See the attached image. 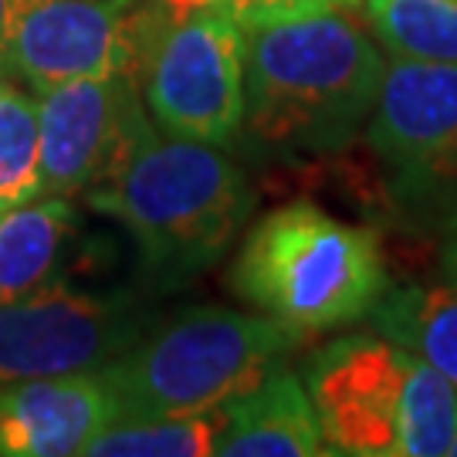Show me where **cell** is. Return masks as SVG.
I'll return each mask as SVG.
<instances>
[{"label":"cell","mask_w":457,"mask_h":457,"mask_svg":"<svg viewBox=\"0 0 457 457\" xmlns=\"http://www.w3.org/2000/svg\"><path fill=\"white\" fill-rule=\"evenodd\" d=\"M383 75L386 58L353 11L258 28L247 37L237 146L254 163L339 153L366 126Z\"/></svg>","instance_id":"6da1fadb"},{"label":"cell","mask_w":457,"mask_h":457,"mask_svg":"<svg viewBox=\"0 0 457 457\" xmlns=\"http://www.w3.org/2000/svg\"><path fill=\"white\" fill-rule=\"evenodd\" d=\"M88 204L129 234L139 288L170 295L207 275L258 207L254 183L220 146L156 136Z\"/></svg>","instance_id":"7a4b0ae2"},{"label":"cell","mask_w":457,"mask_h":457,"mask_svg":"<svg viewBox=\"0 0 457 457\" xmlns=\"http://www.w3.org/2000/svg\"><path fill=\"white\" fill-rule=\"evenodd\" d=\"M228 288L305 339L370 315L390 278L373 230L295 200L251 224L228 268Z\"/></svg>","instance_id":"3957f363"},{"label":"cell","mask_w":457,"mask_h":457,"mask_svg":"<svg viewBox=\"0 0 457 457\" xmlns=\"http://www.w3.org/2000/svg\"><path fill=\"white\" fill-rule=\"evenodd\" d=\"M302 383L328 454L441 457L457 434V390L386 336H339L315 349Z\"/></svg>","instance_id":"277c9868"},{"label":"cell","mask_w":457,"mask_h":457,"mask_svg":"<svg viewBox=\"0 0 457 457\" xmlns=\"http://www.w3.org/2000/svg\"><path fill=\"white\" fill-rule=\"evenodd\" d=\"M302 343L292 328L220 305H194L156 322L136 345L102 366L115 420L194 417L254 390Z\"/></svg>","instance_id":"5b68a950"},{"label":"cell","mask_w":457,"mask_h":457,"mask_svg":"<svg viewBox=\"0 0 457 457\" xmlns=\"http://www.w3.org/2000/svg\"><path fill=\"white\" fill-rule=\"evenodd\" d=\"M156 322L160 312L146 292L92 288L71 278L48 281L0 305V386L102 370Z\"/></svg>","instance_id":"8992f818"},{"label":"cell","mask_w":457,"mask_h":457,"mask_svg":"<svg viewBox=\"0 0 457 457\" xmlns=\"http://www.w3.org/2000/svg\"><path fill=\"white\" fill-rule=\"evenodd\" d=\"M366 146L386 173L390 204L441 220L457 200V65H386Z\"/></svg>","instance_id":"52a82bcc"},{"label":"cell","mask_w":457,"mask_h":457,"mask_svg":"<svg viewBox=\"0 0 457 457\" xmlns=\"http://www.w3.org/2000/svg\"><path fill=\"white\" fill-rule=\"evenodd\" d=\"M247 31L224 4L173 21L143 75L156 129L173 139L234 146L245 122Z\"/></svg>","instance_id":"ba28073f"},{"label":"cell","mask_w":457,"mask_h":457,"mask_svg":"<svg viewBox=\"0 0 457 457\" xmlns=\"http://www.w3.org/2000/svg\"><path fill=\"white\" fill-rule=\"evenodd\" d=\"M166 28L160 0H24L11 75L34 92L112 75L143 85Z\"/></svg>","instance_id":"9c48e42d"},{"label":"cell","mask_w":457,"mask_h":457,"mask_svg":"<svg viewBox=\"0 0 457 457\" xmlns=\"http://www.w3.org/2000/svg\"><path fill=\"white\" fill-rule=\"evenodd\" d=\"M45 196H79L112 183L160 129L129 75L82 79L41 92Z\"/></svg>","instance_id":"30bf717a"},{"label":"cell","mask_w":457,"mask_h":457,"mask_svg":"<svg viewBox=\"0 0 457 457\" xmlns=\"http://www.w3.org/2000/svg\"><path fill=\"white\" fill-rule=\"evenodd\" d=\"M115 420L102 370L0 386V457H71Z\"/></svg>","instance_id":"8fae6325"},{"label":"cell","mask_w":457,"mask_h":457,"mask_svg":"<svg viewBox=\"0 0 457 457\" xmlns=\"http://www.w3.org/2000/svg\"><path fill=\"white\" fill-rule=\"evenodd\" d=\"M85 241V224L71 196H37L0 211V305L34 288L96 268Z\"/></svg>","instance_id":"7c38bea8"},{"label":"cell","mask_w":457,"mask_h":457,"mask_svg":"<svg viewBox=\"0 0 457 457\" xmlns=\"http://www.w3.org/2000/svg\"><path fill=\"white\" fill-rule=\"evenodd\" d=\"M217 454L224 457H319L328 454L319 413L302 376L275 366L254 390L228 403Z\"/></svg>","instance_id":"4fadbf2b"},{"label":"cell","mask_w":457,"mask_h":457,"mask_svg":"<svg viewBox=\"0 0 457 457\" xmlns=\"http://www.w3.org/2000/svg\"><path fill=\"white\" fill-rule=\"evenodd\" d=\"M370 322L373 332L407 345L457 390V281L386 288Z\"/></svg>","instance_id":"5bb4252c"},{"label":"cell","mask_w":457,"mask_h":457,"mask_svg":"<svg viewBox=\"0 0 457 457\" xmlns=\"http://www.w3.org/2000/svg\"><path fill=\"white\" fill-rule=\"evenodd\" d=\"M360 11L393 62L457 65V0H362Z\"/></svg>","instance_id":"9a60e30c"},{"label":"cell","mask_w":457,"mask_h":457,"mask_svg":"<svg viewBox=\"0 0 457 457\" xmlns=\"http://www.w3.org/2000/svg\"><path fill=\"white\" fill-rule=\"evenodd\" d=\"M228 424V403L194 417L156 420H112L88 441V457H204L217 454L220 430Z\"/></svg>","instance_id":"2e32d148"},{"label":"cell","mask_w":457,"mask_h":457,"mask_svg":"<svg viewBox=\"0 0 457 457\" xmlns=\"http://www.w3.org/2000/svg\"><path fill=\"white\" fill-rule=\"evenodd\" d=\"M45 196L37 102L0 79V211Z\"/></svg>","instance_id":"e0dca14e"},{"label":"cell","mask_w":457,"mask_h":457,"mask_svg":"<svg viewBox=\"0 0 457 457\" xmlns=\"http://www.w3.org/2000/svg\"><path fill=\"white\" fill-rule=\"evenodd\" d=\"M360 4L362 0H224V7L247 34L281 24V21H298V17L328 14V11H360Z\"/></svg>","instance_id":"ac0fdd59"},{"label":"cell","mask_w":457,"mask_h":457,"mask_svg":"<svg viewBox=\"0 0 457 457\" xmlns=\"http://www.w3.org/2000/svg\"><path fill=\"white\" fill-rule=\"evenodd\" d=\"M441 245H437V264L447 281H457V200L441 213Z\"/></svg>","instance_id":"d6986e66"},{"label":"cell","mask_w":457,"mask_h":457,"mask_svg":"<svg viewBox=\"0 0 457 457\" xmlns=\"http://www.w3.org/2000/svg\"><path fill=\"white\" fill-rule=\"evenodd\" d=\"M21 7L24 0H0V79L11 75V45H14Z\"/></svg>","instance_id":"ffe728a7"},{"label":"cell","mask_w":457,"mask_h":457,"mask_svg":"<svg viewBox=\"0 0 457 457\" xmlns=\"http://www.w3.org/2000/svg\"><path fill=\"white\" fill-rule=\"evenodd\" d=\"M217 4H224V0H160V7H163L166 21L173 24V21H183V17L196 14V11H207V7H217Z\"/></svg>","instance_id":"44dd1931"},{"label":"cell","mask_w":457,"mask_h":457,"mask_svg":"<svg viewBox=\"0 0 457 457\" xmlns=\"http://www.w3.org/2000/svg\"><path fill=\"white\" fill-rule=\"evenodd\" d=\"M447 454H454V457H457V434H454V441H451V451H447Z\"/></svg>","instance_id":"7402d4cb"}]
</instances>
